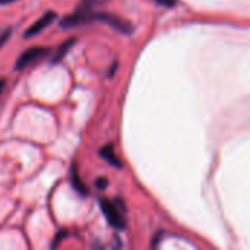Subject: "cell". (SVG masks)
Masks as SVG:
<instances>
[{
    "mask_svg": "<svg viewBox=\"0 0 250 250\" xmlns=\"http://www.w3.org/2000/svg\"><path fill=\"white\" fill-rule=\"evenodd\" d=\"M100 207H101V211L105 217V220L108 221V224L114 229H119V230H123L126 227V221H125V217L122 214V209L120 208H125V207H117V204L108 201V199H100Z\"/></svg>",
    "mask_w": 250,
    "mask_h": 250,
    "instance_id": "obj_1",
    "label": "cell"
},
{
    "mask_svg": "<svg viewBox=\"0 0 250 250\" xmlns=\"http://www.w3.org/2000/svg\"><path fill=\"white\" fill-rule=\"evenodd\" d=\"M50 53V48L48 47H31V48H26L23 53H21L15 62V69L16 70H21V69H25L31 64H35L38 63L40 60H42L45 56H48Z\"/></svg>",
    "mask_w": 250,
    "mask_h": 250,
    "instance_id": "obj_2",
    "label": "cell"
},
{
    "mask_svg": "<svg viewBox=\"0 0 250 250\" xmlns=\"http://www.w3.org/2000/svg\"><path fill=\"white\" fill-rule=\"evenodd\" d=\"M56 18H57V13L56 12H53V10H50V12H47V13H44L37 22H34L26 31H25V34H23V38H31V37H35V35H38L40 32H42L47 26H50L54 21H56Z\"/></svg>",
    "mask_w": 250,
    "mask_h": 250,
    "instance_id": "obj_3",
    "label": "cell"
},
{
    "mask_svg": "<svg viewBox=\"0 0 250 250\" xmlns=\"http://www.w3.org/2000/svg\"><path fill=\"white\" fill-rule=\"evenodd\" d=\"M75 42H76L75 38H69V40H66L64 42H62V44L57 47V50L54 51V54H53L50 63H51V64H57L59 62H62V60L66 57V54L70 51V48L75 45Z\"/></svg>",
    "mask_w": 250,
    "mask_h": 250,
    "instance_id": "obj_4",
    "label": "cell"
},
{
    "mask_svg": "<svg viewBox=\"0 0 250 250\" xmlns=\"http://www.w3.org/2000/svg\"><path fill=\"white\" fill-rule=\"evenodd\" d=\"M100 155H101V157H103L108 164H111L113 167H117V168H120V167H122L120 161L117 160V157H116V154H114V148H113L111 145H108V146L103 148V149L100 151Z\"/></svg>",
    "mask_w": 250,
    "mask_h": 250,
    "instance_id": "obj_5",
    "label": "cell"
},
{
    "mask_svg": "<svg viewBox=\"0 0 250 250\" xmlns=\"http://www.w3.org/2000/svg\"><path fill=\"white\" fill-rule=\"evenodd\" d=\"M70 182H72V186H73V189L79 193V195H88V189H86V186L83 185V182L81 180V177L78 176V173H76V168L73 167L72 168V173H70Z\"/></svg>",
    "mask_w": 250,
    "mask_h": 250,
    "instance_id": "obj_6",
    "label": "cell"
},
{
    "mask_svg": "<svg viewBox=\"0 0 250 250\" xmlns=\"http://www.w3.org/2000/svg\"><path fill=\"white\" fill-rule=\"evenodd\" d=\"M104 1H107V0H82V1L79 3V6H78L76 10H79V12H91V10H94L97 6L103 4Z\"/></svg>",
    "mask_w": 250,
    "mask_h": 250,
    "instance_id": "obj_7",
    "label": "cell"
},
{
    "mask_svg": "<svg viewBox=\"0 0 250 250\" xmlns=\"http://www.w3.org/2000/svg\"><path fill=\"white\" fill-rule=\"evenodd\" d=\"M12 35V29H4L1 34H0V48L4 45V42L9 40V37Z\"/></svg>",
    "mask_w": 250,
    "mask_h": 250,
    "instance_id": "obj_8",
    "label": "cell"
},
{
    "mask_svg": "<svg viewBox=\"0 0 250 250\" xmlns=\"http://www.w3.org/2000/svg\"><path fill=\"white\" fill-rule=\"evenodd\" d=\"M155 1L161 6H168V7H173L176 4V0H155Z\"/></svg>",
    "mask_w": 250,
    "mask_h": 250,
    "instance_id": "obj_9",
    "label": "cell"
},
{
    "mask_svg": "<svg viewBox=\"0 0 250 250\" xmlns=\"http://www.w3.org/2000/svg\"><path fill=\"white\" fill-rule=\"evenodd\" d=\"M97 186H98L100 189H104V188L107 186V182H105V179H98V182H97Z\"/></svg>",
    "mask_w": 250,
    "mask_h": 250,
    "instance_id": "obj_10",
    "label": "cell"
},
{
    "mask_svg": "<svg viewBox=\"0 0 250 250\" xmlns=\"http://www.w3.org/2000/svg\"><path fill=\"white\" fill-rule=\"evenodd\" d=\"M4 86H6V81H4V79H0V97H1V94H3Z\"/></svg>",
    "mask_w": 250,
    "mask_h": 250,
    "instance_id": "obj_11",
    "label": "cell"
},
{
    "mask_svg": "<svg viewBox=\"0 0 250 250\" xmlns=\"http://www.w3.org/2000/svg\"><path fill=\"white\" fill-rule=\"evenodd\" d=\"M13 1H16V0H0V4H10Z\"/></svg>",
    "mask_w": 250,
    "mask_h": 250,
    "instance_id": "obj_12",
    "label": "cell"
}]
</instances>
